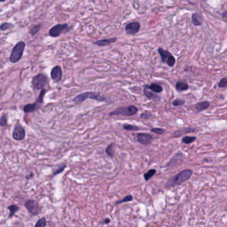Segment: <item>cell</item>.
Here are the masks:
<instances>
[{
    "mask_svg": "<svg viewBox=\"0 0 227 227\" xmlns=\"http://www.w3.org/2000/svg\"><path fill=\"white\" fill-rule=\"evenodd\" d=\"M25 47V43L23 41L19 42L13 49L11 55L9 57V60L13 63L18 62L21 59L22 55H23Z\"/></svg>",
    "mask_w": 227,
    "mask_h": 227,
    "instance_id": "4",
    "label": "cell"
},
{
    "mask_svg": "<svg viewBox=\"0 0 227 227\" xmlns=\"http://www.w3.org/2000/svg\"><path fill=\"white\" fill-rule=\"evenodd\" d=\"M8 209L9 210V218H11V217L14 216L16 212H17V210H19V207L15 205V204H11V205L8 207Z\"/></svg>",
    "mask_w": 227,
    "mask_h": 227,
    "instance_id": "23",
    "label": "cell"
},
{
    "mask_svg": "<svg viewBox=\"0 0 227 227\" xmlns=\"http://www.w3.org/2000/svg\"><path fill=\"white\" fill-rule=\"evenodd\" d=\"M192 174H193V171L190 169H185V170L182 171L175 176L169 179L166 183L165 187L167 188H170L183 183L184 182L189 179Z\"/></svg>",
    "mask_w": 227,
    "mask_h": 227,
    "instance_id": "1",
    "label": "cell"
},
{
    "mask_svg": "<svg viewBox=\"0 0 227 227\" xmlns=\"http://www.w3.org/2000/svg\"><path fill=\"white\" fill-rule=\"evenodd\" d=\"M222 18H223V20H225V21H227V11L225 12L222 14Z\"/></svg>",
    "mask_w": 227,
    "mask_h": 227,
    "instance_id": "37",
    "label": "cell"
},
{
    "mask_svg": "<svg viewBox=\"0 0 227 227\" xmlns=\"http://www.w3.org/2000/svg\"><path fill=\"white\" fill-rule=\"evenodd\" d=\"M25 137V132L23 127L20 125H17L15 127V129L13 132V137L15 140L21 141L23 140Z\"/></svg>",
    "mask_w": 227,
    "mask_h": 227,
    "instance_id": "13",
    "label": "cell"
},
{
    "mask_svg": "<svg viewBox=\"0 0 227 227\" xmlns=\"http://www.w3.org/2000/svg\"><path fill=\"white\" fill-rule=\"evenodd\" d=\"M5 0H0V2H5Z\"/></svg>",
    "mask_w": 227,
    "mask_h": 227,
    "instance_id": "38",
    "label": "cell"
},
{
    "mask_svg": "<svg viewBox=\"0 0 227 227\" xmlns=\"http://www.w3.org/2000/svg\"><path fill=\"white\" fill-rule=\"evenodd\" d=\"M0 91H1V90H0Z\"/></svg>",
    "mask_w": 227,
    "mask_h": 227,
    "instance_id": "39",
    "label": "cell"
},
{
    "mask_svg": "<svg viewBox=\"0 0 227 227\" xmlns=\"http://www.w3.org/2000/svg\"><path fill=\"white\" fill-rule=\"evenodd\" d=\"M195 132V129H191V128H183V129H179L173 133V137H176L181 136V135L185 133H190V132Z\"/></svg>",
    "mask_w": 227,
    "mask_h": 227,
    "instance_id": "18",
    "label": "cell"
},
{
    "mask_svg": "<svg viewBox=\"0 0 227 227\" xmlns=\"http://www.w3.org/2000/svg\"><path fill=\"white\" fill-rule=\"evenodd\" d=\"M45 93H46V90H45V89H43V90H41V93L39 96V98H38V99L35 102H34L33 104H27L24 107L23 110H24L25 112V113H30V112H33L35 110H36L37 109H38V108L39 107L40 105L43 103V98H44V94H45Z\"/></svg>",
    "mask_w": 227,
    "mask_h": 227,
    "instance_id": "7",
    "label": "cell"
},
{
    "mask_svg": "<svg viewBox=\"0 0 227 227\" xmlns=\"http://www.w3.org/2000/svg\"><path fill=\"white\" fill-rule=\"evenodd\" d=\"M158 53L161 57L163 63H166L170 67L174 66L175 63V59L169 51L162 49L161 47H159L158 49Z\"/></svg>",
    "mask_w": 227,
    "mask_h": 227,
    "instance_id": "5",
    "label": "cell"
},
{
    "mask_svg": "<svg viewBox=\"0 0 227 227\" xmlns=\"http://www.w3.org/2000/svg\"><path fill=\"white\" fill-rule=\"evenodd\" d=\"M25 207L31 215H37L40 213L41 207L39 203L34 200H28L25 203Z\"/></svg>",
    "mask_w": 227,
    "mask_h": 227,
    "instance_id": "9",
    "label": "cell"
},
{
    "mask_svg": "<svg viewBox=\"0 0 227 227\" xmlns=\"http://www.w3.org/2000/svg\"><path fill=\"white\" fill-rule=\"evenodd\" d=\"M46 225L47 220L45 219V217H43V218H41L37 220L34 227H45Z\"/></svg>",
    "mask_w": 227,
    "mask_h": 227,
    "instance_id": "27",
    "label": "cell"
},
{
    "mask_svg": "<svg viewBox=\"0 0 227 227\" xmlns=\"http://www.w3.org/2000/svg\"><path fill=\"white\" fill-rule=\"evenodd\" d=\"M114 148H115L114 143H112L106 147V150H105L106 155L108 157H110V158H114V156L115 155V149H114Z\"/></svg>",
    "mask_w": 227,
    "mask_h": 227,
    "instance_id": "21",
    "label": "cell"
},
{
    "mask_svg": "<svg viewBox=\"0 0 227 227\" xmlns=\"http://www.w3.org/2000/svg\"><path fill=\"white\" fill-rule=\"evenodd\" d=\"M219 86L220 88L227 87V77L223 78L220 80L219 83Z\"/></svg>",
    "mask_w": 227,
    "mask_h": 227,
    "instance_id": "34",
    "label": "cell"
},
{
    "mask_svg": "<svg viewBox=\"0 0 227 227\" xmlns=\"http://www.w3.org/2000/svg\"><path fill=\"white\" fill-rule=\"evenodd\" d=\"M145 86L146 88H148L149 90L152 91L153 92H155V94L160 93V92H162L163 91L162 86L158 84H156V83H152V84H148V85H145Z\"/></svg>",
    "mask_w": 227,
    "mask_h": 227,
    "instance_id": "16",
    "label": "cell"
},
{
    "mask_svg": "<svg viewBox=\"0 0 227 227\" xmlns=\"http://www.w3.org/2000/svg\"><path fill=\"white\" fill-rule=\"evenodd\" d=\"M192 22H193V23L195 26H199V25H201L203 23L202 17H201V15L197 14V13H195L192 15Z\"/></svg>",
    "mask_w": 227,
    "mask_h": 227,
    "instance_id": "19",
    "label": "cell"
},
{
    "mask_svg": "<svg viewBox=\"0 0 227 227\" xmlns=\"http://www.w3.org/2000/svg\"><path fill=\"white\" fill-rule=\"evenodd\" d=\"M156 172L157 171L155 169H149L148 172H146V173L143 174V178H144V180L146 181H149L152 177L154 176L155 174L156 173Z\"/></svg>",
    "mask_w": 227,
    "mask_h": 227,
    "instance_id": "22",
    "label": "cell"
},
{
    "mask_svg": "<svg viewBox=\"0 0 227 227\" xmlns=\"http://www.w3.org/2000/svg\"><path fill=\"white\" fill-rule=\"evenodd\" d=\"M86 99H92V100H97L98 102H107L108 100L106 97L102 96L99 93H96L94 92H85L84 93L80 94L73 98V102L75 104H80L83 102Z\"/></svg>",
    "mask_w": 227,
    "mask_h": 227,
    "instance_id": "2",
    "label": "cell"
},
{
    "mask_svg": "<svg viewBox=\"0 0 227 227\" xmlns=\"http://www.w3.org/2000/svg\"><path fill=\"white\" fill-rule=\"evenodd\" d=\"M116 41H117L116 37H112V38H109V39H104L97 41H95V42H94V44L98 47H104V46L110 45L111 43L116 42Z\"/></svg>",
    "mask_w": 227,
    "mask_h": 227,
    "instance_id": "14",
    "label": "cell"
},
{
    "mask_svg": "<svg viewBox=\"0 0 227 227\" xmlns=\"http://www.w3.org/2000/svg\"><path fill=\"white\" fill-rule=\"evenodd\" d=\"M11 26V24L10 23H4L0 25V29H1L2 31H6V30H8V29L10 28Z\"/></svg>",
    "mask_w": 227,
    "mask_h": 227,
    "instance_id": "35",
    "label": "cell"
},
{
    "mask_svg": "<svg viewBox=\"0 0 227 227\" xmlns=\"http://www.w3.org/2000/svg\"><path fill=\"white\" fill-rule=\"evenodd\" d=\"M151 116L152 113L148 111L143 112H142L141 115H140V118H141L142 119H149V118H151Z\"/></svg>",
    "mask_w": 227,
    "mask_h": 227,
    "instance_id": "32",
    "label": "cell"
},
{
    "mask_svg": "<svg viewBox=\"0 0 227 227\" xmlns=\"http://www.w3.org/2000/svg\"><path fill=\"white\" fill-rule=\"evenodd\" d=\"M137 141L143 146H148L151 143L153 140L152 135L148 133H137L136 134Z\"/></svg>",
    "mask_w": 227,
    "mask_h": 227,
    "instance_id": "10",
    "label": "cell"
},
{
    "mask_svg": "<svg viewBox=\"0 0 227 227\" xmlns=\"http://www.w3.org/2000/svg\"><path fill=\"white\" fill-rule=\"evenodd\" d=\"M138 112V108L133 105L128 106H124L118 108L116 110L112 111L109 114L110 116H132Z\"/></svg>",
    "mask_w": 227,
    "mask_h": 227,
    "instance_id": "3",
    "label": "cell"
},
{
    "mask_svg": "<svg viewBox=\"0 0 227 227\" xmlns=\"http://www.w3.org/2000/svg\"><path fill=\"white\" fill-rule=\"evenodd\" d=\"M140 29V24L138 22H132L127 24L126 26V33L133 35L138 33Z\"/></svg>",
    "mask_w": 227,
    "mask_h": 227,
    "instance_id": "12",
    "label": "cell"
},
{
    "mask_svg": "<svg viewBox=\"0 0 227 227\" xmlns=\"http://www.w3.org/2000/svg\"><path fill=\"white\" fill-rule=\"evenodd\" d=\"M175 88L178 92H183L187 90L189 88V85L184 81H178L175 84Z\"/></svg>",
    "mask_w": 227,
    "mask_h": 227,
    "instance_id": "17",
    "label": "cell"
},
{
    "mask_svg": "<svg viewBox=\"0 0 227 227\" xmlns=\"http://www.w3.org/2000/svg\"><path fill=\"white\" fill-rule=\"evenodd\" d=\"M195 140H196V137L185 136L183 139H182V142L184 143H186V144H189V143H191L192 142H195Z\"/></svg>",
    "mask_w": 227,
    "mask_h": 227,
    "instance_id": "28",
    "label": "cell"
},
{
    "mask_svg": "<svg viewBox=\"0 0 227 227\" xmlns=\"http://www.w3.org/2000/svg\"><path fill=\"white\" fill-rule=\"evenodd\" d=\"M8 124V119L6 115H3L1 119H0V126L4 127L7 125Z\"/></svg>",
    "mask_w": 227,
    "mask_h": 227,
    "instance_id": "33",
    "label": "cell"
},
{
    "mask_svg": "<svg viewBox=\"0 0 227 227\" xmlns=\"http://www.w3.org/2000/svg\"><path fill=\"white\" fill-rule=\"evenodd\" d=\"M69 29V26L67 23L57 24L51 29L49 31V34L52 37H57L60 35V34Z\"/></svg>",
    "mask_w": 227,
    "mask_h": 227,
    "instance_id": "8",
    "label": "cell"
},
{
    "mask_svg": "<svg viewBox=\"0 0 227 227\" xmlns=\"http://www.w3.org/2000/svg\"><path fill=\"white\" fill-rule=\"evenodd\" d=\"M132 200H133V197H132V195H126L125 197L124 198V199L116 201V202L115 203V205H117V204H120L123 203L130 202V201H132Z\"/></svg>",
    "mask_w": 227,
    "mask_h": 227,
    "instance_id": "24",
    "label": "cell"
},
{
    "mask_svg": "<svg viewBox=\"0 0 227 227\" xmlns=\"http://www.w3.org/2000/svg\"><path fill=\"white\" fill-rule=\"evenodd\" d=\"M66 167V165L65 164H60L57 166V168L53 171V175H55L57 174H59L60 173L63 172Z\"/></svg>",
    "mask_w": 227,
    "mask_h": 227,
    "instance_id": "26",
    "label": "cell"
},
{
    "mask_svg": "<svg viewBox=\"0 0 227 227\" xmlns=\"http://www.w3.org/2000/svg\"><path fill=\"white\" fill-rule=\"evenodd\" d=\"M151 132L152 133H154L158 135H162L165 132V130L163 128H160V127H153L151 129Z\"/></svg>",
    "mask_w": 227,
    "mask_h": 227,
    "instance_id": "29",
    "label": "cell"
},
{
    "mask_svg": "<svg viewBox=\"0 0 227 227\" xmlns=\"http://www.w3.org/2000/svg\"><path fill=\"white\" fill-rule=\"evenodd\" d=\"M48 78L46 75L39 74L35 76L32 81L33 87L36 90H43L48 84Z\"/></svg>",
    "mask_w": 227,
    "mask_h": 227,
    "instance_id": "6",
    "label": "cell"
},
{
    "mask_svg": "<svg viewBox=\"0 0 227 227\" xmlns=\"http://www.w3.org/2000/svg\"><path fill=\"white\" fill-rule=\"evenodd\" d=\"M185 103V100H182V99L180 98H177L175 99V100L173 102V105L175 106H181V105H183Z\"/></svg>",
    "mask_w": 227,
    "mask_h": 227,
    "instance_id": "31",
    "label": "cell"
},
{
    "mask_svg": "<svg viewBox=\"0 0 227 227\" xmlns=\"http://www.w3.org/2000/svg\"><path fill=\"white\" fill-rule=\"evenodd\" d=\"M143 94L148 98V99L151 100H159L160 99V97H159L158 94H156L154 92H153L151 90H149L148 88H146L144 86V88H143Z\"/></svg>",
    "mask_w": 227,
    "mask_h": 227,
    "instance_id": "15",
    "label": "cell"
},
{
    "mask_svg": "<svg viewBox=\"0 0 227 227\" xmlns=\"http://www.w3.org/2000/svg\"><path fill=\"white\" fill-rule=\"evenodd\" d=\"M210 106V104L209 102L207 101H204V102H199V103L196 104L195 106V109L197 112H201L206 110L207 108H208Z\"/></svg>",
    "mask_w": 227,
    "mask_h": 227,
    "instance_id": "20",
    "label": "cell"
},
{
    "mask_svg": "<svg viewBox=\"0 0 227 227\" xmlns=\"http://www.w3.org/2000/svg\"><path fill=\"white\" fill-rule=\"evenodd\" d=\"M40 28H41V25L39 24L34 25V26L32 27L30 29V34H31L32 35H35L37 34L38 32L39 31Z\"/></svg>",
    "mask_w": 227,
    "mask_h": 227,
    "instance_id": "30",
    "label": "cell"
},
{
    "mask_svg": "<svg viewBox=\"0 0 227 227\" xmlns=\"http://www.w3.org/2000/svg\"><path fill=\"white\" fill-rule=\"evenodd\" d=\"M62 76H63L62 69L60 66L57 65V66H54L52 69V70H51V76L53 81H55L56 82H59L62 78Z\"/></svg>",
    "mask_w": 227,
    "mask_h": 227,
    "instance_id": "11",
    "label": "cell"
},
{
    "mask_svg": "<svg viewBox=\"0 0 227 227\" xmlns=\"http://www.w3.org/2000/svg\"><path fill=\"white\" fill-rule=\"evenodd\" d=\"M122 127H123L124 130H127V131H137V130H140L139 127H137L136 126L132 125V124H124Z\"/></svg>",
    "mask_w": 227,
    "mask_h": 227,
    "instance_id": "25",
    "label": "cell"
},
{
    "mask_svg": "<svg viewBox=\"0 0 227 227\" xmlns=\"http://www.w3.org/2000/svg\"><path fill=\"white\" fill-rule=\"evenodd\" d=\"M110 221L111 220L109 218H106L102 220V224H103V225H108V224H109L110 222Z\"/></svg>",
    "mask_w": 227,
    "mask_h": 227,
    "instance_id": "36",
    "label": "cell"
}]
</instances>
